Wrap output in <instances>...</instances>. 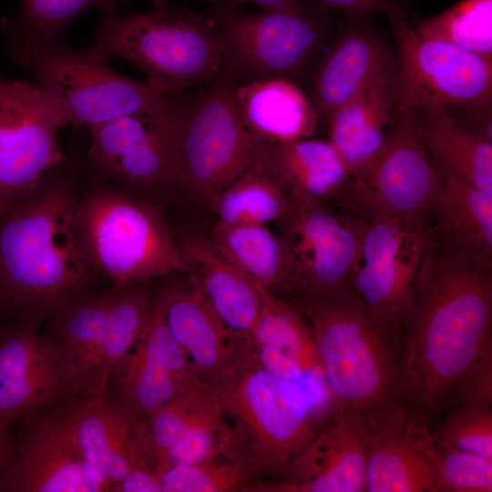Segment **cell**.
Segmentation results:
<instances>
[{
  "instance_id": "obj_19",
  "label": "cell",
  "mask_w": 492,
  "mask_h": 492,
  "mask_svg": "<svg viewBox=\"0 0 492 492\" xmlns=\"http://www.w3.org/2000/svg\"><path fill=\"white\" fill-rule=\"evenodd\" d=\"M366 478L364 416L339 411L280 474L259 481L252 491L365 492Z\"/></svg>"
},
{
  "instance_id": "obj_5",
  "label": "cell",
  "mask_w": 492,
  "mask_h": 492,
  "mask_svg": "<svg viewBox=\"0 0 492 492\" xmlns=\"http://www.w3.org/2000/svg\"><path fill=\"white\" fill-rule=\"evenodd\" d=\"M261 477H276L319 432L303 384L268 372L251 352L208 384Z\"/></svg>"
},
{
  "instance_id": "obj_25",
  "label": "cell",
  "mask_w": 492,
  "mask_h": 492,
  "mask_svg": "<svg viewBox=\"0 0 492 492\" xmlns=\"http://www.w3.org/2000/svg\"><path fill=\"white\" fill-rule=\"evenodd\" d=\"M396 80L395 60L326 122L329 142L350 177L361 173L384 144L396 112Z\"/></svg>"
},
{
  "instance_id": "obj_12",
  "label": "cell",
  "mask_w": 492,
  "mask_h": 492,
  "mask_svg": "<svg viewBox=\"0 0 492 492\" xmlns=\"http://www.w3.org/2000/svg\"><path fill=\"white\" fill-rule=\"evenodd\" d=\"M351 285L375 323L405 354V324L424 256L434 239L427 220L365 219Z\"/></svg>"
},
{
  "instance_id": "obj_20",
  "label": "cell",
  "mask_w": 492,
  "mask_h": 492,
  "mask_svg": "<svg viewBox=\"0 0 492 492\" xmlns=\"http://www.w3.org/2000/svg\"><path fill=\"white\" fill-rule=\"evenodd\" d=\"M65 405L16 424L15 457L0 492H100L75 444Z\"/></svg>"
},
{
  "instance_id": "obj_39",
  "label": "cell",
  "mask_w": 492,
  "mask_h": 492,
  "mask_svg": "<svg viewBox=\"0 0 492 492\" xmlns=\"http://www.w3.org/2000/svg\"><path fill=\"white\" fill-rule=\"evenodd\" d=\"M437 492H491L492 460L446 445L433 443Z\"/></svg>"
},
{
  "instance_id": "obj_35",
  "label": "cell",
  "mask_w": 492,
  "mask_h": 492,
  "mask_svg": "<svg viewBox=\"0 0 492 492\" xmlns=\"http://www.w3.org/2000/svg\"><path fill=\"white\" fill-rule=\"evenodd\" d=\"M120 286L112 285L70 306L48 320L44 342L75 376L80 390L88 360Z\"/></svg>"
},
{
  "instance_id": "obj_36",
  "label": "cell",
  "mask_w": 492,
  "mask_h": 492,
  "mask_svg": "<svg viewBox=\"0 0 492 492\" xmlns=\"http://www.w3.org/2000/svg\"><path fill=\"white\" fill-rule=\"evenodd\" d=\"M157 475L161 492L251 491L261 477L241 442L210 458L174 466Z\"/></svg>"
},
{
  "instance_id": "obj_10",
  "label": "cell",
  "mask_w": 492,
  "mask_h": 492,
  "mask_svg": "<svg viewBox=\"0 0 492 492\" xmlns=\"http://www.w3.org/2000/svg\"><path fill=\"white\" fill-rule=\"evenodd\" d=\"M237 80L223 65L188 97L175 193L207 206L241 174L267 143L253 136L237 109Z\"/></svg>"
},
{
  "instance_id": "obj_34",
  "label": "cell",
  "mask_w": 492,
  "mask_h": 492,
  "mask_svg": "<svg viewBox=\"0 0 492 492\" xmlns=\"http://www.w3.org/2000/svg\"><path fill=\"white\" fill-rule=\"evenodd\" d=\"M207 207L217 221L223 223L279 224L289 210L290 200L261 150L241 174L210 199Z\"/></svg>"
},
{
  "instance_id": "obj_46",
  "label": "cell",
  "mask_w": 492,
  "mask_h": 492,
  "mask_svg": "<svg viewBox=\"0 0 492 492\" xmlns=\"http://www.w3.org/2000/svg\"><path fill=\"white\" fill-rule=\"evenodd\" d=\"M206 2L210 3V5H214V4H220V0H205Z\"/></svg>"
},
{
  "instance_id": "obj_15",
  "label": "cell",
  "mask_w": 492,
  "mask_h": 492,
  "mask_svg": "<svg viewBox=\"0 0 492 492\" xmlns=\"http://www.w3.org/2000/svg\"><path fill=\"white\" fill-rule=\"evenodd\" d=\"M436 173L432 159L407 118L396 108L384 146L338 195L364 220L385 216L428 220Z\"/></svg>"
},
{
  "instance_id": "obj_28",
  "label": "cell",
  "mask_w": 492,
  "mask_h": 492,
  "mask_svg": "<svg viewBox=\"0 0 492 492\" xmlns=\"http://www.w3.org/2000/svg\"><path fill=\"white\" fill-rule=\"evenodd\" d=\"M238 112L247 129L264 143H281L312 137L319 114L299 86L276 78L238 83Z\"/></svg>"
},
{
  "instance_id": "obj_7",
  "label": "cell",
  "mask_w": 492,
  "mask_h": 492,
  "mask_svg": "<svg viewBox=\"0 0 492 492\" xmlns=\"http://www.w3.org/2000/svg\"><path fill=\"white\" fill-rule=\"evenodd\" d=\"M93 193L80 200L81 223L94 262L112 285L187 272L161 205L118 188Z\"/></svg>"
},
{
  "instance_id": "obj_38",
  "label": "cell",
  "mask_w": 492,
  "mask_h": 492,
  "mask_svg": "<svg viewBox=\"0 0 492 492\" xmlns=\"http://www.w3.org/2000/svg\"><path fill=\"white\" fill-rule=\"evenodd\" d=\"M128 0H18L15 17L5 25L7 38L38 42L58 41L67 26L85 12L98 8L104 13L117 11ZM153 5L167 0H151Z\"/></svg>"
},
{
  "instance_id": "obj_32",
  "label": "cell",
  "mask_w": 492,
  "mask_h": 492,
  "mask_svg": "<svg viewBox=\"0 0 492 492\" xmlns=\"http://www.w3.org/2000/svg\"><path fill=\"white\" fill-rule=\"evenodd\" d=\"M224 416L214 390L208 385L195 386L136 420L131 426L133 444L154 471L175 442L191 430Z\"/></svg>"
},
{
  "instance_id": "obj_41",
  "label": "cell",
  "mask_w": 492,
  "mask_h": 492,
  "mask_svg": "<svg viewBox=\"0 0 492 492\" xmlns=\"http://www.w3.org/2000/svg\"><path fill=\"white\" fill-rule=\"evenodd\" d=\"M467 404L492 405V344L457 379L446 407Z\"/></svg>"
},
{
  "instance_id": "obj_40",
  "label": "cell",
  "mask_w": 492,
  "mask_h": 492,
  "mask_svg": "<svg viewBox=\"0 0 492 492\" xmlns=\"http://www.w3.org/2000/svg\"><path fill=\"white\" fill-rule=\"evenodd\" d=\"M430 437L435 444L452 446L492 460V405L455 407Z\"/></svg>"
},
{
  "instance_id": "obj_6",
  "label": "cell",
  "mask_w": 492,
  "mask_h": 492,
  "mask_svg": "<svg viewBox=\"0 0 492 492\" xmlns=\"http://www.w3.org/2000/svg\"><path fill=\"white\" fill-rule=\"evenodd\" d=\"M331 12L308 0L295 14L250 13L214 4L204 15L222 39V65L238 83L282 78L296 84L319 60L332 27Z\"/></svg>"
},
{
  "instance_id": "obj_44",
  "label": "cell",
  "mask_w": 492,
  "mask_h": 492,
  "mask_svg": "<svg viewBox=\"0 0 492 492\" xmlns=\"http://www.w3.org/2000/svg\"><path fill=\"white\" fill-rule=\"evenodd\" d=\"M308 0H220V5L225 8H238L245 4L257 5L264 11L299 13L307 5Z\"/></svg>"
},
{
  "instance_id": "obj_43",
  "label": "cell",
  "mask_w": 492,
  "mask_h": 492,
  "mask_svg": "<svg viewBox=\"0 0 492 492\" xmlns=\"http://www.w3.org/2000/svg\"><path fill=\"white\" fill-rule=\"evenodd\" d=\"M111 492H161L159 476L150 468L134 467Z\"/></svg>"
},
{
  "instance_id": "obj_33",
  "label": "cell",
  "mask_w": 492,
  "mask_h": 492,
  "mask_svg": "<svg viewBox=\"0 0 492 492\" xmlns=\"http://www.w3.org/2000/svg\"><path fill=\"white\" fill-rule=\"evenodd\" d=\"M209 237L245 274L279 298L289 280L283 241L268 225L215 222Z\"/></svg>"
},
{
  "instance_id": "obj_16",
  "label": "cell",
  "mask_w": 492,
  "mask_h": 492,
  "mask_svg": "<svg viewBox=\"0 0 492 492\" xmlns=\"http://www.w3.org/2000/svg\"><path fill=\"white\" fill-rule=\"evenodd\" d=\"M31 320L0 325V426L57 410L80 394L78 384Z\"/></svg>"
},
{
  "instance_id": "obj_11",
  "label": "cell",
  "mask_w": 492,
  "mask_h": 492,
  "mask_svg": "<svg viewBox=\"0 0 492 492\" xmlns=\"http://www.w3.org/2000/svg\"><path fill=\"white\" fill-rule=\"evenodd\" d=\"M411 5L386 15L395 42L397 108L492 112V61L420 37L408 21Z\"/></svg>"
},
{
  "instance_id": "obj_26",
  "label": "cell",
  "mask_w": 492,
  "mask_h": 492,
  "mask_svg": "<svg viewBox=\"0 0 492 492\" xmlns=\"http://www.w3.org/2000/svg\"><path fill=\"white\" fill-rule=\"evenodd\" d=\"M260 291L261 307L249 336L251 350L260 364L284 381L326 387L316 346L303 317L261 285Z\"/></svg>"
},
{
  "instance_id": "obj_14",
  "label": "cell",
  "mask_w": 492,
  "mask_h": 492,
  "mask_svg": "<svg viewBox=\"0 0 492 492\" xmlns=\"http://www.w3.org/2000/svg\"><path fill=\"white\" fill-rule=\"evenodd\" d=\"M279 225L289 263L288 284L281 299L323 295L351 282L365 220L333 213L320 202L290 200Z\"/></svg>"
},
{
  "instance_id": "obj_31",
  "label": "cell",
  "mask_w": 492,
  "mask_h": 492,
  "mask_svg": "<svg viewBox=\"0 0 492 492\" xmlns=\"http://www.w3.org/2000/svg\"><path fill=\"white\" fill-rule=\"evenodd\" d=\"M149 283L120 286L87 364L81 394L106 392L113 368L137 344L153 305L154 292Z\"/></svg>"
},
{
  "instance_id": "obj_45",
  "label": "cell",
  "mask_w": 492,
  "mask_h": 492,
  "mask_svg": "<svg viewBox=\"0 0 492 492\" xmlns=\"http://www.w3.org/2000/svg\"><path fill=\"white\" fill-rule=\"evenodd\" d=\"M15 457V438L10 428L0 426V482L7 473Z\"/></svg>"
},
{
  "instance_id": "obj_17",
  "label": "cell",
  "mask_w": 492,
  "mask_h": 492,
  "mask_svg": "<svg viewBox=\"0 0 492 492\" xmlns=\"http://www.w3.org/2000/svg\"><path fill=\"white\" fill-rule=\"evenodd\" d=\"M199 385L203 384L169 331L154 292L144 331L135 347L113 368L106 391L133 424Z\"/></svg>"
},
{
  "instance_id": "obj_29",
  "label": "cell",
  "mask_w": 492,
  "mask_h": 492,
  "mask_svg": "<svg viewBox=\"0 0 492 492\" xmlns=\"http://www.w3.org/2000/svg\"><path fill=\"white\" fill-rule=\"evenodd\" d=\"M261 156L290 200L320 202L337 197L350 179L329 142L312 138L265 144Z\"/></svg>"
},
{
  "instance_id": "obj_21",
  "label": "cell",
  "mask_w": 492,
  "mask_h": 492,
  "mask_svg": "<svg viewBox=\"0 0 492 492\" xmlns=\"http://www.w3.org/2000/svg\"><path fill=\"white\" fill-rule=\"evenodd\" d=\"M171 276L164 278L156 298L169 331L208 385L251 352L250 339L224 324L186 273Z\"/></svg>"
},
{
  "instance_id": "obj_27",
  "label": "cell",
  "mask_w": 492,
  "mask_h": 492,
  "mask_svg": "<svg viewBox=\"0 0 492 492\" xmlns=\"http://www.w3.org/2000/svg\"><path fill=\"white\" fill-rule=\"evenodd\" d=\"M431 159L436 173L430 209L435 236L456 252L492 267V194Z\"/></svg>"
},
{
  "instance_id": "obj_22",
  "label": "cell",
  "mask_w": 492,
  "mask_h": 492,
  "mask_svg": "<svg viewBox=\"0 0 492 492\" xmlns=\"http://www.w3.org/2000/svg\"><path fill=\"white\" fill-rule=\"evenodd\" d=\"M372 18L345 15L334 40L316 64L310 100L326 122L395 60Z\"/></svg>"
},
{
  "instance_id": "obj_2",
  "label": "cell",
  "mask_w": 492,
  "mask_h": 492,
  "mask_svg": "<svg viewBox=\"0 0 492 492\" xmlns=\"http://www.w3.org/2000/svg\"><path fill=\"white\" fill-rule=\"evenodd\" d=\"M492 267L434 234L405 324L410 398L428 423L446 407L460 375L492 344Z\"/></svg>"
},
{
  "instance_id": "obj_9",
  "label": "cell",
  "mask_w": 492,
  "mask_h": 492,
  "mask_svg": "<svg viewBox=\"0 0 492 492\" xmlns=\"http://www.w3.org/2000/svg\"><path fill=\"white\" fill-rule=\"evenodd\" d=\"M11 57L30 71L66 114L69 123L88 128L161 104L163 96L146 80L111 69L87 50L54 42L7 38Z\"/></svg>"
},
{
  "instance_id": "obj_4",
  "label": "cell",
  "mask_w": 492,
  "mask_h": 492,
  "mask_svg": "<svg viewBox=\"0 0 492 492\" xmlns=\"http://www.w3.org/2000/svg\"><path fill=\"white\" fill-rule=\"evenodd\" d=\"M94 57L126 59L146 74V82L163 96L205 86L220 71L223 42L204 14L167 3L149 11L119 15L104 13Z\"/></svg>"
},
{
  "instance_id": "obj_23",
  "label": "cell",
  "mask_w": 492,
  "mask_h": 492,
  "mask_svg": "<svg viewBox=\"0 0 492 492\" xmlns=\"http://www.w3.org/2000/svg\"><path fill=\"white\" fill-rule=\"evenodd\" d=\"M65 415L87 474L100 492L111 491L134 467L149 468L133 444L132 423L107 391L77 395L66 404Z\"/></svg>"
},
{
  "instance_id": "obj_30",
  "label": "cell",
  "mask_w": 492,
  "mask_h": 492,
  "mask_svg": "<svg viewBox=\"0 0 492 492\" xmlns=\"http://www.w3.org/2000/svg\"><path fill=\"white\" fill-rule=\"evenodd\" d=\"M398 111L407 118L433 159L492 194V139L445 110Z\"/></svg>"
},
{
  "instance_id": "obj_1",
  "label": "cell",
  "mask_w": 492,
  "mask_h": 492,
  "mask_svg": "<svg viewBox=\"0 0 492 492\" xmlns=\"http://www.w3.org/2000/svg\"><path fill=\"white\" fill-rule=\"evenodd\" d=\"M66 157L26 200L0 215V314L38 323L95 291L90 253Z\"/></svg>"
},
{
  "instance_id": "obj_37",
  "label": "cell",
  "mask_w": 492,
  "mask_h": 492,
  "mask_svg": "<svg viewBox=\"0 0 492 492\" xmlns=\"http://www.w3.org/2000/svg\"><path fill=\"white\" fill-rule=\"evenodd\" d=\"M413 24L424 39L447 43L492 61V0H462Z\"/></svg>"
},
{
  "instance_id": "obj_18",
  "label": "cell",
  "mask_w": 492,
  "mask_h": 492,
  "mask_svg": "<svg viewBox=\"0 0 492 492\" xmlns=\"http://www.w3.org/2000/svg\"><path fill=\"white\" fill-rule=\"evenodd\" d=\"M364 419L365 492H437L428 423L410 402L373 412Z\"/></svg>"
},
{
  "instance_id": "obj_24",
  "label": "cell",
  "mask_w": 492,
  "mask_h": 492,
  "mask_svg": "<svg viewBox=\"0 0 492 492\" xmlns=\"http://www.w3.org/2000/svg\"><path fill=\"white\" fill-rule=\"evenodd\" d=\"M176 241L186 274L224 324L249 338L261 307L260 285L235 265L208 234L188 232Z\"/></svg>"
},
{
  "instance_id": "obj_3",
  "label": "cell",
  "mask_w": 492,
  "mask_h": 492,
  "mask_svg": "<svg viewBox=\"0 0 492 492\" xmlns=\"http://www.w3.org/2000/svg\"><path fill=\"white\" fill-rule=\"evenodd\" d=\"M287 302L311 331L338 412L364 416L411 402L405 354L375 323L351 282L326 294Z\"/></svg>"
},
{
  "instance_id": "obj_47",
  "label": "cell",
  "mask_w": 492,
  "mask_h": 492,
  "mask_svg": "<svg viewBox=\"0 0 492 492\" xmlns=\"http://www.w3.org/2000/svg\"><path fill=\"white\" fill-rule=\"evenodd\" d=\"M2 319H3V317L0 314V325L2 324Z\"/></svg>"
},
{
  "instance_id": "obj_42",
  "label": "cell",
  "mask_w": 492,
  "mask_h": 492,
  "mask_svg": "<svg viewBox=\"0 0 492 492\" xmlns=\"http://www.w3.org/2000/svg\"><path fill=\"white\" fill-rule=\"evenodd\" d=\"M330 11L343 12L346 16H373L381 12L387 15L410 0H315Z\"/></svg>"
},
{
  "instance_id": "obj_8",
  "label": "cell",
  "mask_w": 492,
  "mask_h": 492,
  "mask_svg": "<svg viewBox=\"0 0 492 492\" xmlns=\"http://www.w3.org/2000/svg\"><path fill=\"white\" fill-rule=\"evenodd\" d=\"M188 97L161 104L89 128L90 169L122 191L161 205L175 193Z\"/></svg>"
},
{
  "instance_id": "obj_13",
  "label": "cell",
  "mask_w": 492,
  "mask_h": 492,
  "mask_svg": "<svg viewBox=\"0 0 492 492\" xmlns=\"http://www.w3.org/2000/svg\"><path fill=\"white\" fill-rule=\"evenodd\" d=\"M66 114L37 84L0 76V215L29 198L65 156Z\"/></svg>"
}]
</instances>
